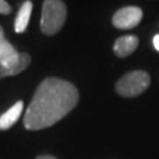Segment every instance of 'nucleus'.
<instances>
[{
	"instance_id": "1",
	"label": "nucleus",
	"mask_w": 159,
	"mask_h": 159,
	"mask_svg": "<svg viewBox=\"0 0 159 159\" xmlns=\"http://www.w3.org/2000/svg\"><path fill=\"white\" fill-rule=\"evenodd\" d=\"M77 88L65 80L48 77L40 84L24 114L28 130H43L68 116L78 102Z\"/></svg>"
},
{
	"instance_id": "2",
	"label": "nucleus",
	"mask_w": 159,
	"mask_h": 159,
	"mask_svg": "<svg viewBox=\"0 0 159 159\" xmlns=\"http://www.w3.org/2000/svg\"><path fill=\"white\" fill-rule=\"evenodd\" d=\"M66 15V6L62 0H44L40 20L41 32L47 36L56 34L65 24Z\"/></svg>"
},
{
	"instance_id": "3",
	"label": "nucleus",
	"mask_w": 159,
	"mask_h": 159,
	"mask_svg": "<svg viewBox=\"0 0 159 159\" xmlns=\"http://www.w3.org/2000/svg\"><path fill=\"white\" fill-rule=\"evenodd\" d=\"M151 84L150 74L145 70H133L126 73L116 84V90L122 97H137L147 90Z\"/></svg>"
},
{
	"instance_id": "4",
	"label": "nucleus",
	"mask_w": 159,
	"mask_h": 159,
	"mask_svg": "<svg viewBox=\"0 0 159 159\" xmlns=\"http://www.w3.org/2000/svg\"><path fill=\"white\" fill-rule=\"evenodd\" d=\"M143 11L139 7L129 6L123 7L114 13L113 16V25L118 29H131L137 27L142 20Z\"/></svg>"
},
{
	"instance_id": "5",
	"label": "nucleus",
	"mask_w": 159,
	"mask_h": 159,
	"mask_svg": "<svg viewBox=\"0 0 159 159\" xmlns=\"http://www.w3.org/2000/svg\"><path fill=\"white\" fill-rule=\"evenodd\" d=\"M138 44H139V39L137 36H133V34L121 36L114 43L113 51L119 58H125L135 52V49L138 48Z\"/></svg>"
},
{
	"instance_id": "6",
	"label": "nucleus",
	"mask_w": 159,
	"mask_h": 159,
	"mask_svg": "<svg viewBox=\"0 0 159 159\" xmlns=\"http://www.w3.org/2000/svg\"><path fill=\"white\" fill-rule=\"evenodd\" d=\"M31 64V56L25 52H20V57L13 64H0V80L4 77H11L24 72Z\"/></svg>"
},
{
	"instance_id": "7",
	"label": "nucleus",
	"mask_w": 159,
	"mask_h": 159,
	"mask_svg": "<svg viewBox=\"0 0 159 159\" xmlns=\"http://www.w3.org/2000/svg\"><path fill=\"white\" fill-rule=\"evenodd\" d=\"M20 57V52L16 51L11 43L6 39L3 27L0 25V64H13Z\"/></svg>"
},
{
	"instance_id": "8",
	"label": "nucleus",
	"mask_w": 159,
	"mask_h": 159,
	"mask_svg": "<svg viewBox=\"0 0 159 159\" xmlns=\"http://www.w3.org/2000/svg\"><path fill=\"white\" fill-rule=\"evenodd\" d=\"M23 109H24L23 101H17L11 109H8L6 113H3L0 116V130H8L9 127H12L17 122L20 116H21Z\"/></svg>"
},
{
	"instance_id": "9",
	"label": "nucleus",
	"mask_w": 159,
	"mask_h": 159,
	"mask_svg": "<svg viewBox=\"0 0 159 159\" xmlns=\"http://www.w3.org/2000/svg\"><path fill=\"white\" fill-rule=\"evenodd\" d=\"M32 8H33V4L29 0L20 7L19 12L16 15V19H15V32L16 33H23L27 29L29 20H31Z\"/></svg>"
},
{
	"instance_id": "10",
	"label": "nucleus",
	"mask_w": 159,
	"mask_h": 159,
	"mask_svg": "<svg viewBox=\"0 0 159 159\" xmlns=\"http://www.w3.org/2000/svg\"><path fill=\"white\" fill-rule=\"evenodd\" d=\"M11 11H12V8L6 0H0V13L8 15V13H11Z\"/></svg>"
},
{
	"instance_id": "11",
	"label": "nucleus",
	"mask_w": 159,
	"mask_h": 159,
	"mask_svg": "<svg viewBox=\"0 0 159 159\" xmlns=\"http://www.w3.org/2000/svg\"><path fill=\"white\" fill-rule=\"evenodd\" d=\"M152 44H154V48L157 49V51L159 52V34H155L152 39Z\"/></svg>"
},
{
	"instance_id": "12",
	"label": "nucleus",
	"mask_w": 159,
	"mask_h": 159,
	"mask_svg": "<svg viewBox=\"0 0 159 159\" xmlns=\"http://www.w3.org/2000/svg\"><path fill=\"white\" fill-rule=\"evenodd\" d=\"M36 159H57V158H54L53 155H40Z\"/></svg>"
}]
</instances>
